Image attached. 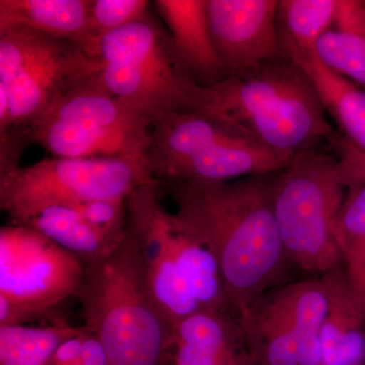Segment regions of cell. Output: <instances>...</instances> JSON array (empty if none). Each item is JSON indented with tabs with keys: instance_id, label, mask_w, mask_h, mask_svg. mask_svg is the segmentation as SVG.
I'll use <instances>...</instances> for the list:
<instances>
[{
	"instance_id": "6da1fadb",
	"label": "cell",
	"mask_w": 365,
	"mask_h": 365,
	"mask_svg": "<svg viewBox=\"0 0 365 365\" xmlns=\"http://www.w3.org/2000/svg\"><path fill=\"white\" fill-rule=\"evenodd\" d=\"M275 174L163 188L176 203L179 222L215 255L239 319L255 300L290 282L294 265L273 210Z\"/></svg>"
},
{
	"instance_id": "7a4b0ae2",
	"label": "cell",
	"mask_w": 365,
	"mask_h": 365,
	"mask_svg": "<svg viewBox=\"0 0 365 365\" xmlns=\"http://www.w3.org/2000/svg\"><path fill=\"white\" fill-rule=\"evenodd\" d=\"M195 112L288 160L328 143L336 133L311 79L284 55L241 76L201 86Z\"/></svg>"
},
{
	"instance_id": "3957f363",
	"label": "cell",
	"mask_w": 365,
	"mask_h": 365,
	"mask_svg": "<svg viewBox=\"0 0 365 365\" xmlns=\"http://www.w3.org/2000/svg\"><path fill=\"white\" fill-rule=\"evenodd\" d=\"M78 299L85 330L112 365H170L173 328L153 302L138 240L127 225L123 241L103 260L85 266Z\"/></svg>"
},
{
	"instance_id": "277c9868",
	"label": "cell",
	"mask_w": 365,
	"mask_h": 365,
	"mask_svg": "<svg viewBox=\"0 0 365 365\" xmlns=\"http://www.w3.org/2000/svg\"><path fill=\"white\" fill-rule=\"evenodd\" d=\"M91 56L103 62L98 83L151 123L170 113L196 111L201 86L169 31L150 13L98 38Z\"/></svg>"
},
{
	"instance_id": "5b68a950",
	"label": "cell",
	"mask_w": 365,
	"mask_h": 365,
	"mask_svg": "<svg viewBox=\"0 0 365 365\" xmlns=\"http://www.w3.org/2000/svg\"><path fill=\"white\" fill-rule=\"evenodd\" d=\"M345 192L344 163L319 146L297 153L274 175V215L294 267L323 275L343 265L333 222Z\"/></svg>"
},
{
	"instance_id": "8992f818",
	"label": "cell",
	"mask_w": 365,
	"mask_h": 365,
	"mask_svg": "<svg viewBox=\"0 0 365 365\" xmlns=\"http://www.w3.org/2000/svg\"><path fill=\"white\" fill-rule=\"evenodd\" d=\"M102 68L101 60L71 41L28 26L0 29V91L9 100V129L31 126Z\"/></svg>"
},
{
	"instance_id": "52a82bcc",
	"label": "cell",
	"mask_w": 365,
	"mask_h": 365,
	"mask_svg": "<svg viewBox=\"0 0 365 365\" xmlns=\"http://www.w3.org/2000/svg\"><path fill=\"white\" fill-rule=\"evenodd\" d=\"M143 185L160 188L133 160L54 157L0 174V208L20 225L54 206L126 200Z\"/></svg>"
},
{
	"instance_id": "ba28073f",
	"label": "cell",
	"mask_w": 365,
	"mask_h": 365,
	"mask_svg": "<svg viewBox=\"0 0 365 365\" xmlns=\"http://www.w3.org/2000/svg\"><path fill=\"white\" fill-rule=\"evenodd\" d=\"M85 265L57 242L25 225L0 228V327L45 318L78 297Z\"/></svg>"
},
{
	"instance_id": "9c48e42d",
	"label": "cell",
	"mask_w": 365,
	"mask_h": 365,
	"mask_svg": "<svg viewBox=\"0 0 365 365\" xmlns=\"http://www.w3.org/2000/svg\"><path fill=\"white\" fill-rule=\"evenodd\" d=\"M327 307L322 277L290 281L255 300L240 318L255 365H322Z\"/></svg>"
},
{
	"instance_id": "30bf717a",
	"label": "cell",
	"mask_w": 365,
	"mask_h": 365,
	"mask_svg": "<svg viewBox=\"0 0 365 365\" xmlns=\"http://www.w3.org/2000/svg\"><path fill=\"white\" fill-rule=\"evenodd\" d=\"M160 192L153 185H143L132 192L126 200L127 215L138 240L151 297L175 328L201 309L175 250L174 213L163 205Z\"/></svg>"
},
{
	"instance_id": "8fae6325",
	"label": "cell",
	"mask_w": 365,
	"mask_h": 365,
	"mask_svg": "<svg viewBox=\"0 0 365 365\" xmlns=\"http://www.w3.org/2000/svg\"><path fill=\"white\" fill-rule=\"evenodd\" d=\"M277 0H206L209 30L225 79L281 56Z\"/></svg>"
},
{
	"instance_id": "7c38bea8",
	"label": "cell",
	"mask_w": 365,
	"mask_h": 365,
	"mask_svg": "<svg viewBox=\"0 0 365 365\" xmlns=\"http://www.w3.org/2000/svg\"><path fill=\"white\" fill-rule=\"evenodd\" d=\"M170 365H255L241 321L232 311L205 309L173 331Z\"/></svg>"
},
{
	"instance_id": "4fadbf2b",
	"label": "cell",
	"mask_w": 365,
	"mask_h": 365,
	"mask_svg": "<svg viewBox=\"0 0 365 365\" xmlns=\"http://www.w3.org/2000/svg\"><path fill=\"white\" fill-rule=\"evenodd\" d=\"M329 146L343 160L344 200L333 222V232L345 272L365 309V153L336 133Z\"/></svg>"
},
{
	"instance_id": "5bb4252c",
	"label": "cell",
	"mask_w": 365,
	"mask_h": 365,
	"mask_svg": "<svg viewBox=\"0 0 365 365\" xmlns=\"http://www.w3.org/2000/svg\"><path fill=\"white\" fill-rule=\"evenodd\" d=\"M328 307L321 335L322 365H365V309L353 292L344 269L322 275Z\"/></svg>"
},
{
	"instance_id": "9a60e30c",
	"label": "cell",
	"mask_w": 365,
	"mask_h": 365,
	"mask_svg": "<svg viewBox=\"0 0 365 365\" xmlns=\"http://www.w3.org/2000/svg\"><path fill=\"white\" fill-rule=\"evenodd\" d=\"M25 130L29 143L39 144L55 158H121L143 167L148 145L116 132L55 118H42Z\"/></svg>"
},
{
	"instance_id": "2e32d148",
	"label": "cell",
	"mask_w": 365,
	"mask_h": 365,
	"mask_svg": "<svg viewBox=\"0 0 365 365\" xmlns=\"http://www.w3.org/2000/svg\"><path fill=\"white\" fill-rule=\"evenodd\" d=\"M155 6L199 85L209 86L225 81L209 30L206 0H157Z\"/></svg>"
},
{
	"instance_id": "e0dca14e",
	"label": "cell",
	"mask_w": 365,
	"mask_h": 365,
	"mask_svg": "<svg viewBox=\"0 0 365 365\" xmlns=\"http://www.w3.org/2000/svg\"><path fill=\"white\" fill-rule=\"evenodd\" d=\"M95 76L72 88L42 118L88 124L148 144L153 123L106 91Z\"/></svg>"
},
{
	"instance_id": "ac0fdd59",
	"label": "cell",
	"mask_w": 365,
	"mask_h": 365,
	"mask_svg": "<svg viewBox=\"0 0 365 365\" xmlns=\"http://www.w3.org/2000/svg\"><path fill=\"white\" fill-rule=\"evenodd\" d=\"M20 225L33 228L57 242L85 266L112 254L127 232H114L96 225L83 212L81 203L44 209Z\"/></svg>"
},
{
	"instance_id": "d6986e66",
	"label": "cell",
	"mask_w": 365,
	"mask_h": 365,
	"mask_svg": "<svg viewBox=\"0 0 365 365\" xmlns=\"http://www.w3.org/2000/svg\"><path fill=\"white\" fill-rule=\"evenodd\" d=\"M91 0H0V29L24 26L81 45L88 54Z\"/></svg>"
},
{
	"instance_id": "ffe728a7",
	"label": "cell",
	"mask_w": 365,
	"mask_h": 365,
	"mask_svg": "<svg viewBox=\"0 0 365 365\" xmlns=\"http://www.w3.org/2000/svg\"><path fill=\"white\" fill-rule=\"evenodd\" d=\"M294 62L311 79L326 114L333 118L341 135L365 153V91L330 71L316 53Z\"/></svg>"
},
{
	"instance_id": "44dd1931",
	"label": "cell",
	"mask_w": 365,
	"mask_h": 365,
	"mask_svg": "<svg viewBox=\"0 0 365 365\" xmlns=\"http://www.w3.org/2000/svg\"><path fill=\"white\" fill-rule=\"evenodd\" d=\"M338 0H281L277 30L281 51L297 61L316 53L322 36L332 28Z\"/></svg>"
},
{
	"instance_id": "7402d4cb",
	"label": "cell",
	"mask_w": 365,
	"mask_h": 365,
	"mask_svg": "<svg viewBox=\"0 0 365 365\" xmlns=\"http://www.w3.org/2000/svg\"><path fill=\"white\" fill-rule=\"evenodd\" d=\"M83 331V327L63 322L44 327H0V365H50L59 346Z\"/></svg>"
},
{
	"instance_id": "603a6c76",
	"label": "cell",
	"mask_w": 365,
	"mask_h": 365,
	"mask_svg": "<svg viewBox=\"0 0 365 365\" xmlns=\"http://www.w3.org/2000/svg\"><path fill=\"white\" fill-rule=\"evenodd\" d=\"M316 54L330 71L344 76L365 91V37L340 31H327Z\"/></svg>"
},
{
	"instance_id": "cb8c5ba5",
	"label": "cell",
	"mask_w": 365,
	"mask_h": 365,
	"mask_svg": "<svg viewBox=\"0 0 365 365\" xmlns=\"http://www.w3.org/2000/svg\"><path fill=\"white\" fill-rule=\"evenodd\" d=\"M148 6L146 0H91L88 54L98 38L140 20L148 13Z\"/></svg>"
},
{
	"instance_id": "d4e9b609",
	"label": "cell",
	"mask_w": 365,
	"mask_h": 365,
	"mask_svg": "<svg viewBox=\"0 0 365 365\" xmlns=\"http://www.w3.org/2000/svg\"><path fill=\"white\" fill-rule=\"evenodd\" d=\"M331 29L365 37V1L338 0Z\"/></svg>"
},
{
	"instance_id": "484cf974",
	"label": "cell",
	"mask_w": 365,
	"mask_h": 365,
	"mask_svg": "<svg viewBox=\"0 0 365 365\" xmlns=\"http://www.w3.org/2000/svg\"><path fill=\"white\" fill-rule=\"evenodd\" d=\"M83 333L66 340L53 355L50 365H81L83 360Z\"/></svg>"
},
{
	"instance_id": "4316f807",
	"label": "cell",
	"mask_w": 365,
	"mask_h": 365,
	"mask_svg": "<svg viewBox=\"0 0 365 365\" xmlns=\"http://www.w3.org/2000/svg\"><path fill=\"white\" fill-rule=\"evenodd\" d=\"M81 365H112L107 352L96 336L86 330Z\"/></svg>"
}]
</instances>
